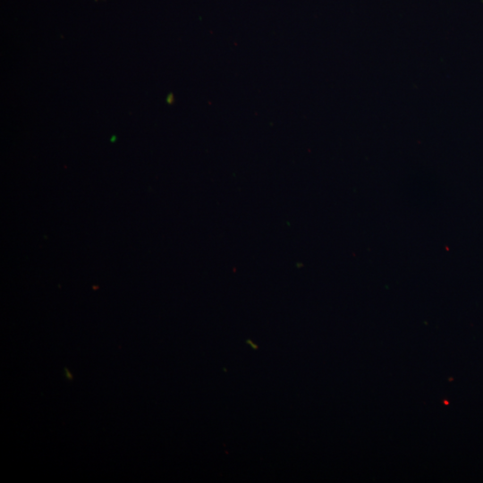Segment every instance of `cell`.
<instances>
[{"mask_svg":"<svg viewBox=\"0 0 483 483\" xmlns=\"http://www.w3.org/2000/svg\"><path fill=\"white\" fill-rule=\"evenodd\" d=\"M65 371H66V376H67V377H69V379L72 380V377L70 371L67 370V369H65Z\"/></svg>","mask_w":483,"mask_h":483,"instance_id":"cell-1","label":"cell"}]
</instances>
